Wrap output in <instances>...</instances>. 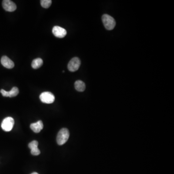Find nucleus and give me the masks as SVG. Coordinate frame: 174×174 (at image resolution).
<instances>
[{"label":"nucleus","mask_w":174,"mask_h":174,"mask_svg":"<svg viewBox=\"0 0 174 174\" xmlns=\"http://www.w3.org/2000/svg\"><path fill=\"white\" fill-rule=\"evenodd\" d=\"M69 137V132L66 128H63L58 133L57 137V143L59 145H63L67 142Z\"/></svg>","instance_id":"obj_1"},{"label":"nucleus","mask_w":174,"mask_h":174,"mask_svg":"<svg viewBox=\"0 0 174 174\" xmlns=\"http://www.w3.org/2000/svg\"><path fill=\"white\" fill-rule=\"evenodd\" d=\"M102 22L107 30H112L115 28L116 21L113 17L107 14H105L102 16Z\"/></svg>","instance_id":"obj_2"},{"label":"nucleus","mask_w":174,"mask_h":174,"mask_svg":"<svg viewBox=\"0 0 174 174\" xmlns=\"http://www.w3.org/2000/svg\"><path fill=\"white\" fill-rule=\"evenodd\" d=\"M39 98L42 102L48 104L53 103L55 99L52 93L48 91H45L41 93Z\"/></svg>","instance_id":"obj_3"},{"label":"nucleus","mask_w":174,"mask_h":174,"mask_svg":"<svg viewBox=\"0 0 174 174\" xmlns=\"http://www.w3.org/2000/svg\"><path fill=\"white\" fill-rule=\"evenodd\" d=\"M14 120L12 118L7 117L2 121L1 124L2 128L6 132L11 131L14 126Z\"/></svg>","instance_id":"obj_4"},{"label":"nucleus","mask_w":174,"mask_h":174,"mask_svg":"<svg viewBox=\"0 0 174 174\" xmlns=\"http://www.w3.org/2000/svg\"><path fill=\"white\" fill-rule=\"evenodd\" d=\"M81 62L79 59L77 57H75L72 59L71 60L68 64V69L70 72H75L79 69L80 66Z\"/></svg>","instance_id":"obj_5"},{"label":"nucleus","mask_w":174,"mask_h":174,"mask_svg":"<svg viewBox=\"0 0 174 174\" xmlns=\"http://www.w3.org/2000/svg\"><path fill=\"white\" fill-rule=\"evenodd\" d=\"M52 33L55 37L62 38L65 37V35L67 34V32L66 30L63 28L58 26H55L53 28Z\"/></svg>","instance_id":"obj_6"},{"label":"nucleus","mask_w":174,"mask_h":174,"mask_svg":"<svg viewBox=\"0 0 174 174\" xmlns=\"http://www.w3.org/2000/svg\"><path fill=\"white\" fill-rule=\"evenodd\" d=\"M2 7L5 10L8 12H13L17 9V6L10 0H4L2 1Z\"/></svg>","instance_id":"obj_7"},{"label":"nucleus","mask_w":174,"mask_h":174,"mask_svg":"<svg viewBox=\"0 0 174 174\" xmlns=\"http://www.w3.org/2000/svg\"><path fill=\"white\" fill-rule=\"evenodd\" d=\"M1 93L4 97H13L16 96L18 95L19 93V90L18 88L16 87H14L11 89L10 91H6L5 90L2 89L1 90Z\"/></svg>","instance_id":"obj_8"},{"label":"nucleus","mask_w":174,"mask_h":174,"mask_svg":"<svg viewBox=\"0 0 174 174\" xmlns=\"http://www.w3.org/2000/svg\"><path fill=\"white\" fill-rule=\"evenodd\" d=\"M38 142L36 140H34L30 142L29 144V148L31 149V154L34 156H37L40 154V151L38 148Z\"/></svg>","instance_id":"obj_9"},{"label":"nucleus","mask_w":174,"mask_h":174,"mask_svg":"<svg viewBox=\"0 0 174 174\" xmlns=\"http://www.w3.org/2000/svg\"><path fill=\"white\" fill-rule=\"evenodd\" d=\"M1 62L2 66L7 69L13 68L15 66L14 62L7 56H2V58H1Z\"/></svg>","instance_id":"obj_10"},{"label":"nucleus","mask_w":174,"mask_h":174,"mask_svg":"<svg viewBox=\"0 0 174 174\" xmlns=\"http://www.w3.org/2000/svg\"><path fill=\"white\" fill-rule=\"evenodd\" d=\"M30 127L34 133H39L43 128V123L42 121H39L35 123H32L30 125Z\"/></svg>","instance_id":"obj_11"},{"label":"nucleus","mask_w":174,"mask_h":174,"mask_svg":"<svg viewBox=\"0 0 174 174\" xmlns=\"http://www.w3.org/2000/svg\"><path fill=\"white\" fill-rule=\"evenodd\" d=\"M75 88L77 91L82 92L85 90L86 86L84 82L81 80H77L75 83Z\"/></svg>","instance_id":"obj_12"},{"label":"nucleus","mask_w":174,"mask_h":174,"mask_svg":"<svg viewBox=\"0 0 174 174\" xmlns=\"http://www.w3.org/2000/svg\"><path fill=\"white\" fill-rule=\"evenodd\" d=\"M43 64V61L41 58H37L33 61L32 63V67L34 69L40 68Z\"/></svg>","instance_id":"obj_13"},{"label":"nucleus","mask_w":174,"mask_h":174,"mask_svg":"<svg viewBox=\"0 0 174 174\" xmlns=\"http://www.w3.org/2000/svg\"><path fill=\"white\" fill-rule=\"evenodd\" d=\"M40 2L41 6L44 8H48L50 7L52 4V1L51 0H42Z\"/></svg>","instance_id":"obj_14"},{"label":"nucleus","mask_w":174,"mask_h":174,"mask_svg":"<svg viewBox=\"0 0 174 174\" xmlns=\"http://www.w3.org/2000/svg\"><path fill=\"white\" fill-rule=\"evenodd\" d=\"M31 174H39L38 173H37V172H33V173H32Z\"/></svg>","instance_id":"obj_15"}]
</instances>
